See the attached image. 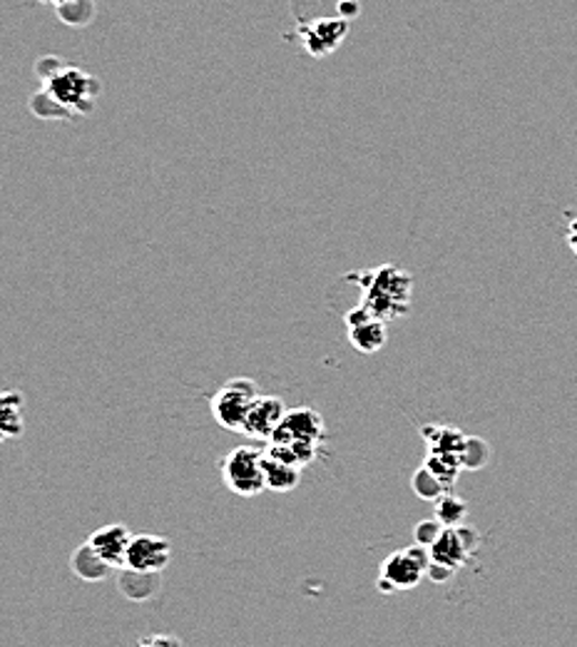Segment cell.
Here are the masks:
<instances>
[{"label": "cell", "mask_w": 577, "mask_h": 647, "mask_svg": "<svg viewBox=\"0 0 577 647\" xmlns=\"http://www.w3.org/2000/svg\"><path fill=\"white\" fill-rule=\"evenodd\" d=\"M23 406H26V399L20 391H10V389L0 391V443L23 437V431H26Z\"/></svg>", "instance_id": "13"}, {"label": "cell", "mask_w": 577, "mask_h": 647, "mask_svg": "<svg viewBox=\"0 0 577 647\" xmlns=\"http://www.w3.org/2000/svg\"><path fill=\"white\" fill-rule=\"evenodd\" d=\"M349 342L361 354H376L387 346V322H381L373 316L366 306L359 304L354 310L346 312L344 316Z\"/></svg>", "instance_id": "9"}, {"label": "cell", "mask_w": 577, "mask_h": 647, "mask_svg": "<svg viewBox=\"0 0 577 647\" xmlns=\"http://www.w3.org/2000/svg\"><path fill=\"white\" fill-rule=\"evenodd\" d=\"M262 469H264L266 491L288 493V491H294L299 483H302V469H299V465L276 459V455H270L266 451H264Z\"/></svg>", "instance_id": "15"}, {"label": "cell", "mask_w": 577, "mask_h": 647, "mask_svg": "<svg viewBox=\"0 0 577 647\" xmlns=\"http://www.w3.org/2000/svg\"><path fill=\"white\" fill-rule=\"evenodd\" d=\"M568 242H570L573 252L577 254V217L570 222V227H568Z\"/></svg>", "instance_id": "25"}, {"label": "cell", "mask_w": 577, "mask_h": 647, "mask_svg": "<svg viewBox=\"0 0 577 647\" xmlns=\"http://www.w3.org/2000/svg\"><path fill=\"white\" fill-rule=\"evenodd\" d=\"M137 647H182V643L175 635H147Z\"/></svg>", "instance_id": "22"}, {"label": "cell", "mask_w": 577, "mask_h": 647, "mask_svg": "<svg viewBox=\"0 0 577 647\" xmlns=\"http://www.w3.org/2000/svg\"><path fill=\"white\" fill-rule=\"evenodd\" d=\"M351 23L344 18H316L306 20V23L296 26V36L302 48L312 58H326L331 52L341 48V42L346 40Z\"/></svg>", "instance_id": "7"}, {"label": "cell", "mask_w": 577, "mask_h": 647, "mask_svg": "<svg viewBox=\"0 0 577 647\" xmlns=\"http://www.w3.org/2000/svg\"><path fill=\"white\" fill-rule=\"evenodd\" d=\"M322 443H324L322 413L302 406L284 413L280 429L274 431V437L270 439V445H266L264 451L286 463L299 465V469H304V465L319 459Z\"/></svg>", "instance_id": "2"}, {"label": "cell", "mask_w": 577, "mask_h": 647, "mask_svg": "<svg viewBox=\"0 0 577 647\" xmlns=\"http://www.w3.org/2000/svg\"><path fill=\"white\" fill-rule=\"evenodd\" d=\"M284 413H286V406L280 396H260L247 413V421H244L242 433L250 439L270 441L274 437V431L280 429Z\"/></svg>", "instance_id": "11"}, {"label": "cell", "mask_w": 577, "mask_h": 647, "mask_svg": "<svg viewBox=\"0 0 577 647\" xmlns=\"http://www.w3.org/2000/svg\"><path fill=\"white\" fill-rule=\"evenodd\" d=\"M361 292L363 306L381 322L399 320V316L411 312L413 300V280L411 274L397 267V264H381L376 269L351 274Z\"/></svg>", "instance_id": "3"}, {"label": "cell", "mask_w": 577, "mask_h": 647, "mask_svg": "<svg viewBox=\"0 0 577 647\" xmlns=\"http://www.w3.org/2000/svg\"><path fill=\"white\" fill-rule=\"evenodd\" d=\"M480 543L478 533L468 526H456V528H443V533L436 538V543L429 548L431 553V566L451 570L453 576L466 566V560L473 553L476 546Z\"/></svg>", "instance_id": "8"}, {"label": "cell", "mask_w": 577, "mask_h": 647, "mask_svg": "<svg viewBox=\"0 0 577 647\" xmlns=\"http://www.w3.org/2000/svg\"><path fill=\"white\" fill-rule=\"evenodd\" d=\"M133 533L120 523H110L95 530V533L88 538V543L92 546L95 553H98L105 563L110 568L120 570L125 568V558H127V546H130Z\"/></svg>", "instance_id": "12"}, {"label": "cell", "mask_w": 577, "mask_h": 647, "mask_svg": "<svg viewBox=\"0 0 577 647\" xmlns=\"http://www.w3.org/2000/svg\"><path fill=\"white\" fill-rule=\"evenodd\" d=\"M169 560H173V543L163 536H133L130 546H127L125 568L140 570V572H163Z\"/></svg>", "instance_id": "10"}, {"label": "cell", "mask_w": 577, "mask_h": 647, "mask_svg": "<svg viewBox=\"0 0 577 647\" xmlns=\"http://www.w3.org/2000/svg\"><path fill=\"white\" fill-rule=\"evenodd\" d=\"M423 437H426V443H429V453L461 463V453L468 439L461 431L448 429V427H426Z\"/></svg>", "instance_id": "16"}, {"label": "cell", "mask_w": 577, "mask_h": 647, "mask_svg": "<svg viewBox=\"0 0 577 647\" xmlns=\"http://www.w3.org/2000/svg\"><path fill=\"white\" fill-rule=\"evenodd\" d=\"M490 459V445L483 439H466L463 453H461V469H483Z\"/></svg>", "instance_id": "20"}, {"label": "cell", "mask_w": 577, "mask_h": 647, "mask_svg": "<svg viewBox=\"0 0 577 647\" xmlns=\"http://www.w3.org/2000/svg\"><path fill=\"white\" fill-rule=\"evenodd\" d=\"M468 516V503L463 498H458L453 493H443L436 501V518L441 521L446 528H456L463 523V518Z\"/></svg>", "instance_id": "18"}, {"label": "cell", "mask_w": 577, "mask_h": 647, "mask_svg": "<svg viewBox=\"0 0 577 647\" xmlns=\"http://www.w3.org/2000/svg\"><path fill=\"white\" fill-rule=\"evenodd\" d=\"M40 3H48L52 8H58V13H66L68 8H80L82 3H90V0H40Z\"/></svg>", "instance_id": "24"}, {"label": "cell", "mask_w": 577, "mask_h": 647, "mask_svg": "<svg viewBox=\"0 0 577 647\" xmlns=\"http://www.w3.org/2000/svg\"><path fill=\"white\" fill-rule=\"evenodd\" d=\"M264 449L260 445H237L219 461V473L224 486L229 488L234 496L254 498L266 491L264 483Z\"/></svg>", "instance_id": "4"}, {"label": "cell", "mask_w": 577, "mask_h": 647, "mask_svg": "<svg viewBox=\"0 0 577 647\" xmlns=\"http://www.w3.org/2000/svg\"><path fill=\"white\" fill-rule=\"evenodd\" d=\"M413 491L426 498V501H438L443 493H451V488L443 486L429 469H426V465H421V469L413 473Z\"/></svg>", "instance_id": "19"}, {"label": "cell", "mask_w": 577, "mask_h": 647, "mask_svg": "<svg viewBox=\"0 0 577 647\" xmlns=\"http://www.w3.org/2000/svg\"><path fill=\"white\" fill-rule=\"evenodd\" d=\"M431 566V553L423 546H411L391 553L379 570L376 586L381 592H401L413 590L426 578V570Z\"/></svg>", "instance_id": "5"}, {"label": "cell", "mask_w": 577, "mask_h": 647, "mask_svg": "<svg viewBox=\"0 0 577 647\" xmlns=\"http://www.w3.org/2000/svg\"><path fill=\"white\" fill-rule=\"evenodd\" d=\"M443 523L438 521V518H429V521H421L419 526L413 528V538L415 543L423 546V548H431L436 543V538L443 533Z\"/></svg>", "instance_id": "21"}, {"label": "cell", "mask_w": 577, "mask_h": 647, "mask_svg": "<svg viewBox=\"0 0 577 647\" xmlns=\"http://www.w3.org/2000/svg\"><path fill=\"white\" fill-rule=\"evenodd\" d=\"M260 396V386L250 376H234L212 396V416L222 429L242 433L247 413Z\"/></svg>", "instance_id": "6"}, {"label": "cell", "mask_w": 577, "mask_h": 647, "mask_svg": "<svg viewBox=\"0 0 577 647\" xmlns=\"http://www.w3.org/2000/svg\"><path fill=\"white\" fill-rule=\"evenodd\" d=\"M40 92L33 98V112L42 118H85L100 98V80L88 70L66 66L58 58L38 62Z\"/></svg>", "instance_id": "1"}, {"label": "cell", "mask_w": 577, "mask_h": 647, "mask_svg": "<svg viewBox=\"0 0 577 647\" xmlns=\"http://www.w3.org/2000/svg\"><path fill=\"white\" fill-rule=\"evenodd\" d=\"M70 570L85 582H102L115 568H110L108 563H105V560L98 553H95L88 540H85L80 548L72 550Z\"/></svg>", "instance_id": "17"}, {"label": "cell", "mask_w": 577, "mask_h": 647, "mask_svg": "<svg viewBox=\"0 0 577 647\" xmlns=\"http://www.w3.org/2000/svg\"><path fill=\"white\" fill-rule=\"evenodd\" d=\"M336 13H339V18H344L351 23V20H354L361 13L359 0H341V3L336 6Z\"/></svg>", "instance_id": "23"}, {"label": "cell", "mask_w": 577, "mask_h": 647, "mask_svg": "<svg viewBox=\"0 0 577 647\" xmlns=\"http://www.w3.org/2000/svg\"><path fill=\"white\" fill-rule=\"evenodd\" d=\"M159 576H163V572H140L133 568H120L117 570V588L123 590V596L127 600H135V602L153 600V596H157L159 586H163Z\"/></svg>", "instance_id": "14"}]
</instances>
